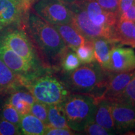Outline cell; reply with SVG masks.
<instances>
[{"instance_id":"6da1fadb","label":"cell","mask_w":135,"mask_h":135,"mask_svg":"<svg viewBox=\"0 0 135 135\" xmlns=\"http://www.w3.org/2000/svg\"><path fill=\"white\" fill-rule=\"evenodd\" d=\"M109 73L94 61L65 72L62 81L71 92L90 94L97 99L101 97L105 89Z\"/></svg>"},{"instance_id":"7a4b0ae2","label":"cell","mask_w":135,"mask_h":135,"mask_svg":"<svg viewBox=\"0 0 135 135\" xmlns=\"http://www.w3.org/2000/svg\"><path fill=\"white\" fill-rule=\"evenodd\" d=\"M28 25L31 38L45 56L60 59L67 46L55 27L33 13L29 15Z\"/></svg>"},{"instance_id":"3957f363","label":"cell","mask_w":135,"mask_h":135,"mask_svg":"<svg viewBox=\"0 0 135 135\" xmlns=\"http://www.w3.org/2000/svg\"><path fill=\"white\" fill-rule=\"evenodd\" d=\"M23 86L36 101L47 105L62 103L71 92L63 81L53 76H23Z\"/></svg>"},{"instance_id":"277c9868","label":"cell","mask_w":135,"mask_h":135,"mask_svg":"<svg viewBox=\"0 0 135 135\" xmlns=\"http://www.w3.org/2000/svg\"><path fill=\"white\" fill-rule=\"evenodd\" d=\"M68 124L73 131L81 132L94 121L97 101L87 94H71L61 103Z\"/></svg>"},{"instance_id":"5b68a950","label":"cell","mask_w":135,"mask_h":135,"mask_svg":"<svg viewBox=\"0 0 135 135\" xmlns=\"http://www.w3.org/2000/svg\"><path fill=\"white\" fill-rule=\"evenodd\" d=\"M68 4L72 11L71 22L81 35L88 40L93 41L96 38H103L117 43L114 26H98L91 21L86 11L75 3Z\"/></svg>"},{"instance_id":"8992f818","label":"cell","mask_w":135,"mask_h":135,"mask_svg":"<svg viewBox=\"0 0 135 135\" xmlns=\"http://www.w3.org/2000/svg\"><path fill=\"white\" fill-rule=\"evenodd\" d=\"M36 15L52 25L70 24L72 11L68 4L60 0H39L34 6Z\"/></svg>"},{"instance_id":"52a82bcc","label":"cell","mask_w":135,"mask_h":135,"mask_svg":"<svg viewBox=\"0 0 135 135\" xmlns=\"http://www.w3.org/2000/svg\"><path fill=\"white\" fill-rule=\"evenodd\" d=\"M111 102V113L116 131H129L135 129V106L118 100Z\"/></svg>"},{"instance_id":"ba28073f","label":"cell","mask_w":135,"mask_h":135,"mask_svg":"<svg viewBox=\"0 0 135 135\" xmlns=\"http://www.w3.org/2000/svg\"><path fill=\"white\" fill-rule=\"evenodd\" d=\"M76 4L81 7L94 24L98 26H114L119 14L104 10L95 0H76Z\"/></svg>"},{"instance_id":"9c48e42d","label":"cell","mask_w":135,"mask_h":135,"mask_svg":"<svg viewBox=\"0 0 135 135\" xmlns=\"http://www.w3.org/2000/svg\"><path fill=\"white\" fill-rule=\"evenodd\" d=\"M11 50L30 63H35V53L29 39L21 30H13L4 35L2 41Z\"/></svg>"},{"instance_id":"30bf717a","label":"cell","mask_w":135,"mask_h":135,"mask_svg":"<svg viewBox=\"0 0 135 135\" xmlns=\"http://www.w3.org/2000/svg\"><path fill=\"white\" fill-rule=\"evenodd\" d=\"M135 70V53L133 48L113 45L110 53L109 72L123 73Z\"/></svg>"},{"instance_id":"8fae6325","label":"cell","mask_w":135,"mask_h":135,"mask_svg":"<svg viewBox=\"0 0 135 135\" xmlns=\"http://www.w3.org/2000/svg\"><path fill=\"white\" fill-rule=\"evenodd\" d=\"M134 74L135 70L129 72L109 73L105 89L98 98L115 100L123 92Z\"/></svg>"},{"instance_id":"7c38bea8","label":"cell","mask_w":135,"mask_h":135,"mask_svg":"<svg viewBox=\"0 0 135 135\" xmlns=\"http://www.w3.org/2000/svg\"><path fill=\"white\" fill-rule=\"evenodd\" d=\"M0 59L13 71L22 76H26L34 65L25 60L1 42L0 43Z\"/></svg>"},{"instance_id":"4fadbf2b","label":"cell","mask_w":135,"mask_h":135,"mask_svg":"<svg viewBox=\"0 0 135 135\" xmlns=\"http://www.w3.org/2000/svg\"><path fill=\"white\" fill-rule=\"evenodd\" d=\"M25 13L13 0H0V29L19 22Z\"/></svg>"},{"instance_id":"5bb4252c","label":"cell","mask_w":135,"mask_h":135,"mask_svg":"<svg viewBox=\"0 0 135 135\" xmlns=\"http://www.w3.org/2000/svg\"><path fill=\"white\" fill-rule=\"evenodd\" d=\"M97 107L94 114V122L105 128L113 134H115L113 118L111 113V102L104 98L96 99Z\"/></svg>"},{"instance_id":"9a60e30c","label":"cell","mask_w":135,"mask_h":135,"mask_svg":"<svg viewBox=\"0 0 135 135\" xmlns=\"http://www.w3.org/2000/svg\"><path fill=\"white\" fill-rule=\"evenodd\" d=\"M20 86H23V76L13 71L0 59V93L16 91Z\"/></svg>"},{"instance_id":"2e32d148","label":"cell","mask_w":135,"mask_h":135,"mask_svg":"<svg viewBox=\"0 0 135 135\" xmlns=\"http://www.w3.org/2000/svg\"><path fill=\"white\" fill-rule=\"evenodd\" d=\"M53 26L58 31L66 46L75 51L78 48L84 45L88 40L71 23Z\"/></svg>"},{"instance_id":"e0dca14e","label":"cell","mask_w":135,"mask_h":135,"mask_svg":"<svg viewBox=\"0 0 135 135\" xmlns=\"http://www.w3.org/2000/svg\"><path fill=\"white\" fill-rule=\"evenodd\" d=\"M93 42L95 61L103 70L109 72L111 50L116 43L103 38L94 39Z\"/></svg>"},{"instance_id":"ac0fdd59","label":"cell","mask_w":135,"mask_h":135,"mask_svg":"<svg viewBox=\"0 0 135 135\" xmlns=\"http://www.w3.org/2000/svg\"><path fill=\"white\" fill-rule=\"evenodd\" d=\"M19 126L21 134L26 135L45 134L48 127L43 121L31 113L21 115Z\"/></svg>"},{"instance_id":"d6986e66","label":"cell","mask_w":135,"mask_h":135,"mask_svg":"<svg viewBox=\"0 0 135 135\" xmlns=\"http://www.w3.org/2000/svg\"><path fill=\"white\" fill-rule=\"evenodd\" d=\"M36 101L29 91H16L11 94L8 103L12 104L21 115L30 113L31 105Z\"/></svg>"},{"instance_id":"ffe728a7","label":"cell","mask_w":135,"mask_h":135,"mask_svg":"<svg viewBox=\"0 0 135 135\" xmlns=\"http://www.w3.org/2000/svg\"><path fill=\"white\" fill-rule=\"evenodd\" d=\"M135 26V22L129 20L118 18L114 26L116 40L117 43L131 46L133 31Z\"/></svg>"},{"instance_id":"44dd1931","label":"cell","mask_w":135,"mask_h":135,"mask_svg":"<svg viewBox=\"0 0 135 135\" xmlns=\"http://www.w3.org/2000/svg\"><path fill=\"white\" fill-rule=\"evenodd\" d=\"M48 118L49 126L58 128H70L61 103L48 105Z\"/></svg>"},{"instance_id":"7402d4cb","label":"cell","mask_w":135,"mask_h":135,"mask_svg":"<svg viewBox=\"0 0 135 135\" xmlns=\"http://www.w3.org/2000/svg\"><path fill=\"white\" fill-rule=\"evenodd\" d=\"M60 60L61 66L65 72L75 70L81 64L76 52L68 47L66 48L61 55Z\"/></svg>"},{"instance_id":"603a6c76","label":"cell","mask_w":135,"mask_h":135,"mask_svg":"<svg viewBox=\"0 0 135 135\" xmlns=\"http://www.w3.org/2000/svg\"><path fill=\"white\" fill-rule=\"evenodd\" d=\"M79 60L81 64H88L96 61L94 58L93 42L87 40L84 45L75 50Z\"/></svg>"},{"instance_id":"cb8c5ba5","label":"cell","mask_w":135,"mask_h":135,"mask_svg":"<svg viewBox=\"0 0 135 135\" xmlns=\"http://www.w3.org/2000/svg\"><path fill=\"white\" fill-rule=\"evenodd\" d=\"M2 116L3 119L9 121V122L12 123L17 126H20L21 115L14 106L10 104L8 102L3 106Z\"/></svg>"},{"instance_id":"d4e9b609","label":"cell","mask_w":135,"mask_h":135,"mask_svg":"<svg viewBox=\"0 0 135 135\" xmlns=\"http://www.w3.org/2000/svg\"><path fill=\"white\" fill-rule=\"evenodd\" d=\"M115 100L123 101L135 106V74L123 92Z\"/></svg>"},{"instance_id":"484cf974","label":"cell","mask_w":135,"mask_h":135,"mask_svg":"<svg viewBox=\"0 0 135 135\" xmlns=\"http://www.w3.org/2000/svg\"><path fill=\"white\" fill-rule=\"evenodd\" d=\"M30 113L41 120L47 126L49 125L47 104L39 102L38 101H35L31 105Z\"/></svg>"},{"instance_id":"4316f807","label":"cell","mask_w":135,"mask_h":135,"mask_svg":"<svg viewBox=\"0 0 135 135\" xmlns=\"http://www.w3.org/2000/svg\"><path fill=\"white\" fill-rule=\"evenodd\" d=\"M21 134L20 127L6 119L0 120V135H14Z\"/></svg>"},{"instance_id":"83f0119b","label":"cell","mask_w":135,"mask_h":135,"mask_svg":"<svg viewBox=\"0 0 135 135\" xmlns=\"http://www.w3.org/2000/svg\"><path fill=\"white\" fill-rule=\"evenodd\" d=\"M84 132L86 134L89 135H109L113 134L111 132L108 131L105 128L101 126L96 122H93L89 124L85 129Z\"/></svg>"},{"instance_id":"f1b7e54d","label":"cell","mask_w":135,"mask_h":135,"mask_svg":"<svg viewBox=\"0 0 135 135\" xmlns=\"http://www.w3.org/2000/svg\"><path fill=\"white\" fill-rule=\"evenodd\" d=\"M102 8L111 12L118 13L119 0H95Z\"/></svg>"},{"instance_id":"f546056e","label":"cell","mask_w":135,"mask_h":135,"mask_svg":"<svg viewBox=\"0 0 135 135\" xmlns=\"http://www.w3.org/2000/svg\"><path fill=\"white\" fill-rule=\"evenodd\" d=\"M46 135H72L75 133L70 128H58L48 126L45 132Z\"/></svg>"},{"instance_id":"4dcf8cb0","label":"cell","mask_w":135,"mask_h":135,"mask_svg":"<svg viewBox=\"0 0 135 135\" xmlns=\"http://www.w3.org/2000/svg\"><path fill=\"white\" fill-rule=\"evenodd\" d=\"M119 18L135 22V2L126 12L119 15Z\"/></svg>"},{"instance_id":"1f68e13d","label":"cell","mask_w":135,"mask_h":135,"mask_svg":"<svg viewBox=\"0 0 135 135\" xmlns=\"http://www.w3.org/2000/svg\"><path fill=\"white\" fill-rule=\"evenodd\" d=\"M134 2L135 0H119V16L122 13L126 12Z\"/></svg>"},{"instance_id":"d6a6232c","label":"cell","mask_w":135,"mask_h":135,"mask_svg":"<svg viewBox=\"0 0 135 135\" xmlns=\"http://www.w3.org/2000/svg\"><path fill=\"white\" fill-rule=\"evenodd\" d=\"M23 4H24L25 9L27 12V11L30 9V8L31 7L32 3H33L34 1L33 0H23Z\"/></svg>"},{"instance_id":"836d02e7","label":"cell","mask_w":135,"mask_h":135,"mask_svg":"<svg viewBox=\"0 0 135 135\" xmlns=\"http://www.w3.org/2000/svg\"><path fill=\"white\" fill-rule=\"evenodd\" d=\"M13 1H14L16 3V4H18V5H19L20 6H21V7L23 8V9L24 10L25 12L26 13V11H25V9L24 4H23V0H13Z\"/></svg>"},{"instance_id":"e575fe53","label":"cell","mask_w":135,"mask_h":135,"mask_svg":"<svg viewBox=\"0 0 135 135\" xmlns=\"http://www.w3.org/2000/svg\"><path fill=\"white\" fill-rule=\"evenodd\" d=\"M131 46L133 48H135V26L133 31V38H132V43H131Z\"/></svg>"},{"instance_id":"d590c367","label":"cell","mask_w":135,"mask_h":135,"mask_svg":"<svg viewBox=\"0 0 135 135\" xmlns=\"http://www.w3.org/2000/svg\"><path fill=\"white\" fill-rule=\"evenodd\" d=\"M60 1H63V2L65 3H67V4H70V3L75 2L76 0H60Z\"/></svg>"},{"instance_id":"8d00e7d4","label":"cell","mask_w":135,"mask_h":135,"mask_svg":"<svg viewBox=\"0 0 135 135\" xmlns=\"http://www.w3.org/2000/svg\"><path fill=\"white\" fill-rule=\"evenodd\" d=\"M33 1H35V0H33Z\"/></svg>"}]
</instances>
